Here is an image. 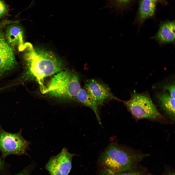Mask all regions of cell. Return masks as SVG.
<instances>
[{"label":"cell","mask_w":175,"mask_h":175,"mask_svg":"<svg viewBox=\"0 0 175 175\" xmlns=\"http://www.w3.org/2000/svg\"><path fill=\"white\" fill-rule=\"evenodd\" d=\"M175 169L167 166H165L163 173L160 175H175Z\"/></svg>","instance_id":"obj_18"},{"label":"cell","mask_w":175,"mask_h":175,"mask_svg":"<svg viewBox=\"0 0 175 175\" xmlns=\"http://www.w3.org/2000/svg\"><path fill=\"white\" fill-rule=\"evenodd\" d=\"M21 131L20 129L16 133H9L4 130L0 125V151L1 158H5L11 154L29 156L26 150L29 149L30 143L23 137Z\"/></svg>","instance_id":"obj_5"},{"label":"cell","mask_w":175,"mask_h":175,"mask_svg":"<svg viewBox=\"0 0 175 175\" xmlns=\"http://www.w3.org/2000/svg\"><path fill=\"white\" fill-rule=\"evenodd\" d=\"M84 89L93 98L99 106L103 105L109 99L119 100L111 92L109 87L99 81L93 79L86 80Z\"/></svg>","instance_id":"obj_7"},{"label":"cell","mask_w":175,"mask_h":175,"mask_svg":"<svg viewBox=\"0 0 175 175\" xmlns=\"http://www.w3.org/2000/svg\"><path fill=\"white\" fill-rule=\"evenodd\" d=\"M76 100L84 105L92 109L95 113L99 123L101 124L98 111L99 105L93 98L84 88H81L77 96Z\"/></svg>","instance_id":"obj_13"},{"label":"cell","mask_w":175,"mask_h":175,"mask_svg":"<svg viewBox=\"0 0 175 175\" xmlns=\"http://www.w3.org/2000/svg\"><path fill=\"white\" fill-rule=\"evenodd\" d=\"M152 1H153V2H154L156 3L157 2H160L161 1H163V0H150Z\"/></svg>","instance_id":"obj_21"},{"label":"cell","mask_w":175,"mask_h":175,"mask_svg":"<svg viewBox=\"0 0 175 175\" xmlns=\"http://www.w3.org/2000/svg\"><path fill=\"white\" fill-rule=\"evenodd\" d=\"M123 102L132 115L138 118L155 119L161 116L150 96L145 93H133L129 100Z\"/></svg>","instance_id":"obj_4"},{"label":"cell","mask_w":175,"mask_h":175,"mask_svg":"<svg viewBox=\"0 0 175 175\" xmlns=\"http://www.w3.org/2000/svg\"><path fill=\"white\" fill-rule=\"evenodd\" d=\"M118 5L121 6H123L128 4L131 0H115Z\"/></svg>","instance_id":"obj_20"},{"label":"cell","mask_w":175,"mask_h":175,"mask_svg":"<svg viewBox=\"0 0 175 175\" xmlns=\"http://www.w3.org/2000/svg\"><path fill=\"white\" fill-rule=\"evenodd\" d=\"M4 35L7 42L13 49L17 48L19 51H22L25 43L23 31L20 27L16 24L9 26L6 28Z\"/></svg>","instance_id":"obj_11"},{"label":"cell","mask_w":175,"mask_h":175,"mask_svg":"<svg viewBox=\"0 0 175 175\" xmlns=\"http://www.w3.org/2000/svg\"><path fill=\"white\" fill-rule=\"evenodd\" d=\"M114 175H153L146 172L145 170L140 167L138 168L128 172L116 174Z\"/></svg>","instance_id":"obj_14"},{"label":"cell","mask_w":175,"mask_h":175,"mask_svg":"<svg viewBox=\"0 0 175 175\" xmlns=\"http://www.w3.org/2000/svg\"><path fill=\"white\" fill-rule=\"evenodd\" d=\"M163 88L167 90L169 94L173 98H175V85L174 84L169 83L164 85Z\"/></svg>","instance_id":"obj_16"},{"label":"cell","mask_w":175,"mask_h":175,"mask_svg":"<svg viewBox=\"0 0 175 175\" xmlns=\"http://www.w3.org/2000/svg\"><path fill=\"white\" fill-rule=\"evenodd\" d=\"M157 98L162 108L168 115L174 119L175 98L165 92L158 94Z\"/></svg>","instance_id":"obj_12"},{"label":"cell","mask_w":175,"mask_h":175,"mask_svg":"<svg viewBox=\"0 0 175 175\" xmlns=\"http://www.w3.org/2000/svg\"><path fill=\"white\" fill-rule=\"evenodd\" d=\"M147 156L128 150L114 142L106 148L99 158L103 175H114L136 169Z\"/></svg>","instance_id":"obj_2"},{"label":"cell","mask_w":175,"mask_h":175,"mask_svg":"<svg viewBox=\"0 0 175 175\" xmlns=\"http://www.w3.org/2000/svg\"><path fill=\"white\" fill-rule=\"evenodd\" d=\"M7 165L0 157V175H5L7 171Z\"/></svg>","instance_id":"obj_17"},{"label":"cell","mask_w":175,"mask_h":175,"mask_svg":"<svg viewBox=\"0 0 175 175\" xmlns=\"http://www.w3.org/2000/svg\"><path fill=\"white\" fill-rule=\"evenodd\" d=\"M81 88L78 75L65 70L55 75L41 91L55 97L74 100Z\"/></svg>","instance_id":"obj_3"},{"label":"cell","mask_w":175,"mask_h":175,"mask_svg":"<svg viewBox=\"0 0 175 175\" xmlns=\"http://www.w3.org/2000/svg\"><path fill=\"white\" fill-rule=\"evenodd\" d=\"M7 9L5 4L2 0H0V18L6 13Z\"/></svg>","instance_id":"obj_19"},{"label":"cell","mask_w":175,"mask_h":175,"mask_svg":"<svg viewBox=\"0 0 175 175\" xmlns=\"http://www.w3.org/2000/svg\"><path fill=\"white\" fill-rule=\"evenodd\" d=\"M23 56L24 71L15 81V85L32 79L39 84L41 91L44 88V79L61 71V61L53 52L44 49L35 48L30 43H24Z\"/></svg>","instance_id":"obj_1"},{"label":"cell","mask_w":175,"mask_h":175,"mask_svg":"<svg viewBox=\"0 0 175 175\" xmlns=\"http://www.w3.org/2000/svg\"><path fill=\"white\" fill-rule=\"evenodd\" d=\"M75 155L64 147L59 154L51 157L45 168L50 175H68L71 168L72 158Z\"/></svg>","instance_id":"obj_6"},{"label":"cell","mask_w":175,"mask_h":175,"mask_svg":"<svg viewBox=\"0 0 175 175\" xmlns=\"http://www.w3.org/2000/svg\"><path fill=\"white\" fill-rule=\"evenodd\" d=\"M156 3L150 0H141L138 11L133 24L138 26L137 33L147 19L154 17Z\"/></svg>","instance_id":"obj_10"},{"label":"cell","mask_w":175,"mask_h":175,"mask_svg":"<svg viewBox=\"0 0 175 175\" xmlns=\"http://www.w3.org/2000/svg\"><path fill=\"white\" fill-rule=\"evenodd\" d=\"M158 30L154 36L150 38L155 40L160 46L167 44H175L174 20L161 21L159 25Z\"/></svg>","instance_id":"obj_9"},{"label":"cell","mask_w":175,"mask_h":175,"mask_svg":"<svg viewBox=\"0 0 175 175\" xmlns=\"http://www.w3.org/2000/svg\"><path fill=\"white\" fill-rule=\"evenodd\" d=\"M17 65L13 49L0 31V76L13 70Z\"/></svg>","instance_id":"obj_8"},{"label":"cell","mask_w":175,"mask_h":175,"mask_svg":"<svg viewBox=\"0 0 175 175\" xmlns=\"http://www.w3.org/2000/svg\"><path fill=\"white\" fill-rule=\"evenodd\" d=\"M35 166L34 164V163H32L16 175H30Z\"/></svg>","instance_id":"obj_15"}]
</instances>
